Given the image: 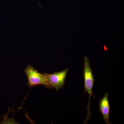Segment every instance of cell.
I'll return each mask as SVG.
<instances>
[{"label":"cell","mask_w":124,"mask_h":124,"mask_svg":"<svg viewBox=\"0 0 124 124\" xmlns=\"http://www.w3.org/2000/svg\"><path fill=\"white\" fill-rule=\"evenodd\" d=\"M68 71L69 69L66 68L61 71L54 72L53 74H48L46 72L44 73L48 82L57 91L62 88L64 86Z\"/></svg>","instance_id":"obj_3"},{"label":"cell","mask_w":124,"mask_h":124,"mask_svg":"<svg viewBox=\"0 0 124 124\" xmlns=\"http://www.w3.org/2000/svg\"><path fill=\"white\" fill-rule=\"evenodd\" d=\"M24 72L27 77L28 85L30 87L41 85H44L47 88H54L48 82L45 74L38 72L37 70L31 65H28Z\"/></svg>","instance_id":"obj_2"},{"label":"cell","mask_w":124,"mask_h":124,"mask_svg":"<svg viewBox=\"0 0 124 124\" xmlns=\"http://www.w3.org/2000/svg\"><path fill=\"white\" fill-rule=\"evenodd\" d=\"M84 91L83 94L87 92L89 95L88 103L86 108L87 110V116L84 122V124H86L87 122L91 119V112L90 110V99L91 96H93L94 98L95 97L93 93V85L95 82V80L90 66V63L88 57L85 55L84 57Z\"/></svg>","instance_id":"obj_1"},{"label":"cell","mask_w":124,"mask_h":124,"mask_svg":"<svg viewBox=\"0 0 124 124\" xmlns=\"http://www.w3.org/2000/svg\"><path fill=\"white\" fill-rule=\"evenodd\" d=\"M108 94L106 93L101 99L99 102V109L103 116V120L107 124H111L109 121L110 106L108 100Z\"/></svg>","instance_id":"obj_4"}]
</instances>
